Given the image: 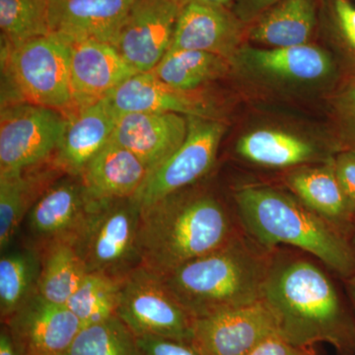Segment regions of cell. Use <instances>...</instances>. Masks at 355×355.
<instances>
[{
	"label": "cell",
	"instance_id": "6da1fadb",
	"mask_svg": "<svg viewBox=\"0 0 355 355\" xmlns=\"http://www.w3.org/2000/svg\"><path fill=\"white\" fill-rule=\"evenodd\" d=\"M261 301L272 313L277 336L300 347L329 343L355 350V320L326 270L307 254L275 248Z\"/></svg>",
	"mask_w": 355,
	"mask_h": 355
},
{
	"label": "cell",
	"instance_id": "7a4b0ae2",
	"mask_svg": "<svg viewBox=\"0 0 355 355\" xmlns=\"http://www.w3.org/2000/svg\"><path fill=\"white\" fill-rule=\"evenodd\" d=\"M234 209L209 188L193 184L142 207L141 266L162 277L216 251L244 233Z\"/></svg>",
	"mask_w": 355,
	"mask_h": 355
},
{
	"label": "cell",
	"instance_id": "3957f363",
	"mask_svg": "<svg viewBox=\"0 0 355 355\" xmlns=\"http://www.w3.org/2000/svg\"><path fill=\"white\" fill-rule=\"evenodd\" d=\"M233 202L245 232L261 246L294 248L343 280L355 275L349 239L291 191L248 184L236 189Z\"/></svg>",
	"mask_w": 355,
	"mask_h": 355
},
{
	"label": "cell",
	"instance_id": "277c9868",
	"mask_svg": "<svg viewBox=\"0 0 355 355\" xmlns=\"http://www.w3.org/2000/svg\"><path fill=\"white\" fill-rule=\"evenodd\" d=\"M272 250L244 232L159 277L193 319L209 316L261 300Z\"/></svg>",
	"mask_w": 355,
	"mask_h": 355
},
{
	"label": "cell",
	"instance_id": "5b68a950",
	"mask_svg": "<svg viewBox=\"0 0 355 355\" xmlns=\"http://www.w3.org/2000/svg\"><path fill=\"white\" fill-rule=\"evenodd\" d=\"M141 212L135 197L90 200L83 223L72 237L88 273L123 280L141 266Z\"/></svg>",
	"mask_w": 355,
	"mask_h": 355
},
{
	"label": "cell",
	"instance_id": "8992f818",
	"mask_svg": "<svg viewBox=\"0 0 355 355\" xmlns=\"http://www.w3.org/2000/svg\"><path fill=\"white\" fill-rule=\"evenodd\" d=\"M2 65L21 101L73 113L69 46L55 35L2 46Z\"/></svg>",
	"mask_w": 355,
	"mask_h": 355
},
{
	"label": "cell",
	"instance_id": "52a82bcc",
	"mask_svg": "<svg viewBox=\"0 0 355 355\" xmlns=\"http://www.w3.org/2000/svg\"><path fill=\"white\" fill-rule=\"evenodd\" d=\"M67 116L25 102L7 104L0 114V175L12 174L55 158Z\"/></svg>",
	"mask_w": 355,
	"mask_h": 355
},
{
	"label": "cell",
	"instance_id": "ba28073f",
	"mask_svg": "<svg viewBox=\"0 0 355 355\" xmlns=\"http://www.w3.org/2000/svg\"><path fill=\"white\" fill-rule=\"evenodd\" d=\"M116 316L137 336H158L190 343L193 318L155 273L140 266L121 282Z\"/></svg>",
	"mask_w": 355,
	"mask_h": 355
},
{
	"label": "cell",
	"instance_id": "9c48e42d",
	"mask_svg": "<svg viewBox=\"0 0 355 355\" xmlns=\"http://www.w3.org/2000/svg\"><path fill=\"white\" fill-rule=\"evenodd\" d=\"M188 133L181 146L149 173L135 195L142 207L202 182L211 171L226 125L217 119L187 116Z\"/></svg>",
	"mask_w": 355,
	"mask_h": 355
},
{
	"label": "cell",
	"instance_id": "30bf717a",
	"mask_svg": "<svg viewBox=\"0 0 355 355\" xmlns=\"http://www.w3.org/2000/svg\"><path fill=\"white\" fill-rule=\"evenodd\" d=\"M275 335V318L261 300L193 320L190 345L200 355H248Z\"/></svg>",
	"mask_w": 355,
	"mask_h": 355
},
{
	"label": "cell",
	"instance_id": "8fae6325",
	"mask_svg": "<svg viewBox=\"0 0 355 355\" xmlns=\"http://www.w3.org/2000/svg\"><path fill=\"white\" fill-rule=\"evenodd\" d=\"M181 7L176 0H133L114 46L139 73L169 51Z\"/></svg>",
	"mask_w": 355,
	"mask_h": 355
},
{
	"label": "cell",
	"instance_id": "7c38bea8",
	"mask_svg": "<svg viewBox=\"0 0 355 355\" xmlns=\"http://www.w3.org/2000/svg\"><path fill=\"white\" fill-rule=\"evenodd\" d=\"M247 31L231 6L189 2L181 7L169 51H207L232 62Z\"/></svg>",
	"mask_w": 355,
	"mask_h": 355
},
{
	"label": "cell",
	"instance_id": "4fadbf2b",
	"mask_svg": "<svg viewBox=\"0 0 355 355\" xmlns=\"http://www.w3.org/2000/svg\"><path fill=\"white\" fill-rule=\"evenodd\" d=\"M89 200L80 176L62 175L28 212L22 227L25 243L37 249L73 237L87 211Z\"/></svg>",
	"mask_w": 355,
	"mask_h": 355
},
{
	"label": "cell",
	"instance_id": "5bb4252c",
	"mask_svg": "<svg viewBox=\"0 0 355 355\" xmlns=\"http://www.w3.org/2000/svg\"><path fill=\"white\" fill-rule=\"evenodd\" d=\"M231 64L254 78L288 85L320 83L333 71L330 55L311 44L291 48L243 44Z\"/></svg>",
	"mask_w": 355,
	"mask_h": 355
},
{
	"label": "cell",
	"instance_id": "9a60e30c",
	"mask_svg": "<svg viewBox=\"0 0 355 355\" xmlns=\"http://www.w3.org/2000/svg\"><path fill=\"white\" fill-rule=\"evenodd\" d=\"M23 355H64L83 324L65 305L33 296L6 320Z\"/></svg>",
	"mask_w": 355,
	"mask_h": 355
},
{
	"label": "cell",
	"instance_id": "2e32d148",
	"mask_svg": "<svg viewBox=\"0 0 355 355\" xmlns=\"http://www.w3.org/2000/svg\"><path fill=\"white\" fill-rule=\"evenodd\" d=\"M65 43L70 51L74 111L101 101L121 84L139 73L112 44L91 40Z\"/></svg>",
	"mask_w": 355,
	"mask_h": 355
},
{
	"label": "cell",
	"instance_id": "e0dca14e",
	"mask_svg": "<svg viewBox=\"0 0 355 355\" xmlns=\"http://www.w3.org/2000/svg\"><path fill=\"white\" fill-rule=\"evenodd\" d=\"M133 0H49L51 34L114 46Z\"/></svg>",
	"mask_w": 355,
	"mask_h": 355
},
{
	"label": "cell",
	"instance_id": "ac0fdd59",
	"mask_svg": "<svg viewBox=\"0 0 355 355\" xmlns=\"http://www.w3.org/2000/svg\"><path fill=\"white\" fill-rule=\"evenodd\" d=\"M188 133V119L174 113L121 114L112 137L144 162L149 173L181 146Z\"/></svg>",
	"mask_w": 355,
	"mask_h": 355
},
{
	"label": "cell",
	"instance_id": "d6986e66",
	"mask_svg": "<svg viewBox=\"0 0 355 355\" xmlns=\"http://www.w3.org/2000/svg\"><path fill=\"white\" fill-rule=\"evenodd\" d=\"M121 114L110 95L67 116L55 166L64 174L80 176L85 166L113 137Z\"/></svg>",
	"mask_w": 355,
	"mask_h": 355
},
{
	"label": "cell",
	"instance_id": "ffe728a7",
	"mask_svg": "<svg viewBox=\"0 0 355 355\" xmlns=\"http://www.w3.org/2000/svg\"><path fill=\"white\" fill-rule=\"evenodd\" d=\"M284 183L301 202L349 239L354 227L355 209L336 176L334 156L324 162L291 170Z\"/></svg>",
	"mask_w": 355,
	"mask_h": 355
},
{
	"label": "cell",
	"instance_id": "44dd1931",
	"mask_svg": "<svg viewBox=\"0 0 355 355\" xmlns=\"http://www.w3.org/2000/svg\"><path fill=\"white\" fill-rule=\"evenodd\" d=\"M119 113L155 112L184 116L216 119L211 103L195 92L179 90L154 76L142 72L130 77L110 94Z\"/></svg>",
	"mask_w": 355,
	"mask_h": 355
},
{
	"label": "cell",
	"instance_id": "7402d4cb",
	"mask_svg": "<svg viewBox=\"0 0 355 355\" xmlns=\"http://www.w3.org/2000/svg\"><path fill=\"white\" fill-rule=\"evenodd\" d=\"M149 171L125 147L110 140L81 172L89 200L135 197Z\"/></svg>",
	"mask_w": 355,
	"mask_h": 355
},
{
	"label": "cell",
	"instance_id": "603a6c76",
	"mask_svg": "<svg viewBox=\"0 0 355 355\" xmlns=\"http://www.w3.org/2000/svg\"><path fill=\"white\" fill-rule=\"evenodd\" d=\"M64 175L55 162L0 175V251L13 246L28 212L55 180ZM67 175V174H65Z\"/></svg>",
	"mask_w": 355,
	"mask_h": 355
},
{
	"label": "cell",
	"instance_id": "cb8c5ba5",
	"mask_svg": "<svg viewBox=\"0 0 355 355\" xmlns=\"http://www.w3.org/2000/svg\"><path fill=\"white\" fill-rule=\"evenodd\" d=\"M236 153L251 164L270 169L292 170L333 157L311 140L277 128L246 133L238 140Z\"/></svg>",
	"mask_w": 355,
	"mask_h": 355
},
{
	"label": "cell",
	"instance_id": "d4e9b609",
	"mask_svg": "<svg viewBox=\"0 0 355 355\" xmlns=\"http://www.w3.org/2000/svg\"><path fill=\"white\" fill-rule=\"evenodd\" d=\"M319 12L320 0H280L248 25L247 38L265 48L310 44Z\"/></svg>",
	"mask_w": 355,
	"mask_h": 355
},
{
	"label": "cell",
	"instance_id": "484cf974",
	"mask_svg": "<svg viewBox=\"0 0 355 355\" xmlns=\"http://www.w3.org/2000/svg\"><path fill=\"white\" fill-rule=\"evenodd\" d=\"M41 252L23 243L2 252L0 258V318L1 323L12 316L38 293Z\"/></svg>",
	"mask_w": 355,
	"mask_h": 355
},
{
	"label": "cell",
	"instance_id": "4316f807",
	"mask_svg": "<svg viewBox=\"0 0 355 355\" xmlns=\"http://www.w3.org/2000/svg\"><path fill=\"white\" fill-rule=\"evenodd\" d=\"M41 252L38 294L55 304L65 305L87 275L72 237L57 240Z\"/></svg>",
	"mask_w": 355,
	"mask_h": 355
},
{
	"label": "cell",
	"instance_id": "83f0119b",
	"mask_svg": "<svg viewBox=\"0 0 355 355\" xmlns=\"http://www.w3.org/2000/svg\"><path fill=\"white\" fill-rule=\"evenodd\" d=\"M225 58L196 50L169 51L151 73L179 90L195 92L205 84L221 78L231 69Z\"/></svg>",
	"mask_w": 355,
	"mask_h": 355
},
{
	"label": "cell",
	"instance_id": "f1b7e54d",
	"mask_svg": "<svg viewBox=\"0 0 355 355\" xmlns=\"http://www.w3.org/2000/svg\"><path fill=\"white\" fill-rule=\"evenodd\" d=\"M64 355H144L139 338L118 316L83 327Z\"/></svg>",
	"mask_w": 355,
	"mask_h": 355
},
{
	"label": "cell",
	"instance_id": "f546056e",
	"mask_svg": "<svg viewBox=\"0 0 355 355\" xmlns=\"http://www.w3.org/2000/svg\"><path fill=\"white\" fill-rule=\"evenodd\" d=\"M0 29L4 46L49 36V0H0Z\"/></svg>",
	"mask_w": 355,
	"mask_h": 355
},
{
	"label": "cell",
	"instance_id": "4dcf8cb0",
	"mask_svg": "<svg viewBox=\"0 0 355 355\" xmlns=\"http://www.w3.org/2000/svg\"><path fill=\"white\" fill-rule=\"evenodd\" d=\"M121 282L104 273L89 272L65 306L83 327L100 323L116 315Z\"/></svg>",
	"mask_w": 355,
	"mask_h": 355
},
{
	"label": "cell",
	"instance_id": "1f68e13d",
	"mask_svg": "<svg viewBox=\"0 0 355 355\" xmlns=\"http://www.w3.org/2000/svg\"><path fill=\"white\" fill-rule=\"evenodd\" d=\"M319 23L355 55V6L349 0H320Z\"/></svg>",
	"mask_w": 355,
	"mask_h": 355
},
{
	"label": "cell",
	"instance_id": "d6a6232c",
	"mask_svg": "<svg viewBox=\"0 0 355 355\" xmlns=\"http://www.w3.org/2000/svg\"><path fill=\"white\" fill-rule=\"evenodd\" d=\"M331 107L340 139L347 149L355 150V76L338 90Z\"/></svg>",
	"mask_w": 355,
	"mask_h": 355
},
{
	"label": "cell",
	"instance_id": "836d02e7",
	"mask_svg": "<svg viewBox=\"0 0 355 355\" xmlns=\"http://www.w3.org/2000/svg\"><path fill=\"white\" fill-rule=\"evenodd\" d=\"M144 355H200L188 343L158 336H137Z\"/></svg>",
	"mask_w": 355,
	"mask_h": 355
},
{
	"label": "cell",
	"instance_id": "e575fe53",
	"mask_svg": "<svg viewBox=\"0 0 355 355\" xmlns=\"http://www.w3.org/2000/svg\"><path fill=\"white\" fill-rule=\"evenodd\" d=\"M334 164L340 186L355 209V150L345 149L336 153Z\"/></svg>",
	"mask_w": 355,
	"mask_h": 355
},
{
	"label": "cell",
	"instance_id": "d590c367",
	"mask_svg": "<svg viewBox=\"0 0 355 355\" xmlns=\"http://www.w3.org/2000/svg\"><path fill=\"white\" fill-rule=\"evenodd\" d=\"M248 355H316L312 347L291 345L279 336H270Z\"/></svg>",
	"mask_w": 355,
	"mask_h": 355
},
{
	"label": "cell",
	"instance_id": "8d00e7d4",
	"mask_svg": "<svg viewBox=\"0 0 355 355\" xmlns=\"http://www.w3.org/2000/svg\"><path fill=\"white\" fill-rule=\"evenodd\" d=\"M280 0H233L231 8L236 15L249 25Z\"/></svg>",
	"mask_w": 355,
	"mask_h": 355
},
{
	"label": "cell",
	"instance_id": "74e56055",
	"mask_svg": "<svg viewBox=\"0 0 355 355\" xmlns=\"http://www.w3.org/2000/svg\"><path fill=\"white\" fill-rule=\"evenodd\" d=\"M0 355H23L6 324L0 329Z\"/></svg>",
	"mask_w": 355,
	"mask_h": 355
},
{
	"label": "cell",
	"instance_id": "f35d334b",
	"mask_svg": "<svg viewBox=\"0 0 355 355\" xmlns=\"http://www.w3.org/2000/svg\"><path fill=\"white\" fill-rule=\"evenodd\" d=\"M345 287H347V296H349L350 303L354 307L355 312V275L345 280Z\"/></svg>",
	"mask_w": 355,
	"mask_h": 355
},
{
	"label": "cell",
	"instance_id": "ab89813d",
	"mask_svg": "<svg viewBox=\"0 0 355 355\" xmlns=\"http://www.w3.org/2000/svg\"><path fill=\"white\" fill-rule=\"evenodd\" d=\"M180 6H183L184 4L189 3V2L193 1H202L209 2V3L221 4V6H231L233 0H176Z\"/></svg>",
	"mask_w": 355,
	"mask_h": 355
},
{
	"label": "cell",
	"instance_id": "60d3db41",
	"mask_svg": "<svg viewBox=\"0 0 355 355\" xmlns=\"http://www.w3.org/2000/svg\"><path fill=\"white\" fill-rule=\"evenodd\" d=\"M349 241L350 247H352V252H354V257H355V224H354V229H352V233H350V235L349 237Z\"/></svg>",
	"mask_w": 355,
	"mask_h": 355
}]
</instances>
